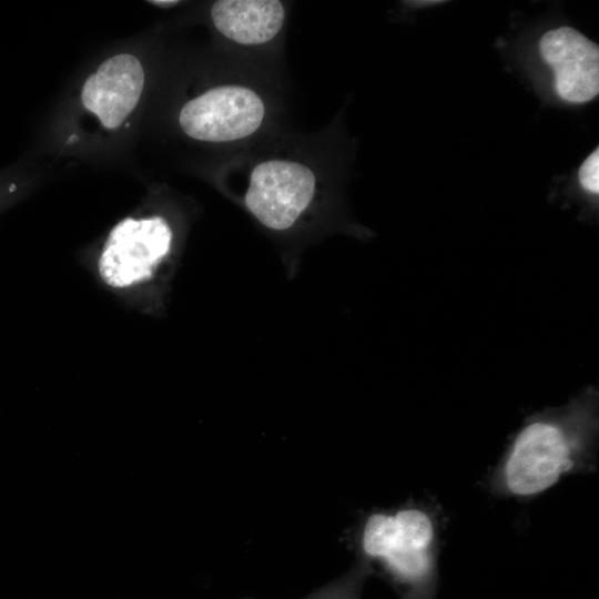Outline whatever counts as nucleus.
I'll list each match as a JSON object with an SVG mask.
<instances>
[{"mask_svg":"<svg viewBox=\"0 0 599 599\" xmlns=\"http://www.w3.org/2000/svg\"><path fill=\"white\" fill-rule=\"evenodd\" d=\"M596 397L530 418L493 469L488 486L504 498L532 499L571 474L596 469Z\"/></svg>","mask_w":599,"mask_h":599,"instance_id":"nucleus-1","label":"nucleus"},{"mask_svg":"<svg viewBox=\"0 0 599 599\" xmlns=\"http://www.w3.org/2000/svg\"><path fill=\"white\" fill-rule=\"evenodd\" d=\"M444 522L438 504L406 501L365 514L349 542L362 565L378 567L410 599H430Z\"/></svg>","mask_w":599,"mask_h":599,"instance_id":"nucleus-2","label":"nucleus"},{"mask_svg":"<svg viewBox=\"0 0 599 599\" xmlns=\"http://www.w3.org/2000/svg\"><path fill=\"white\" fill-rule=\"evenodd\" d=\"M316 195V176L306 165L268 160L251 172L245 209L265 229L284 233L296 227Z\"/></svg>","mask_w":599,"mask_h":599,"instance_id":"nucleus-3","label":"nucleus"},{"mask_svg":"<svg viewBox=\"0 0 599 599\" xmlns=\"http://www.w3.org/2000/svg\"><path fill=\"white\" fill-rule=\"evenodd\" d=\"M173 232L162 216L126 217L110 232L98 262L102 281L125 288L150 280L172 251Z\"/></svg>","mask_w":599,"mask_h":599,"instance_id":"nucleus-4","label":"nucleus"},{"mask_svg":"<svg viewBox=\"0 0 599 599\" xmlns=\"http://www.w3.org/2000/svg\"><path fill=\"white\" fill-rule=\"evenodd\" d=\"M265 106L261 97L242 85L215 87L186 102L179 122L186 135L204 142H231L261 126Z\"/></svg>","mask_w":599,"mask_h":599,"instance_id":"nucleus-5","label":"nucleus"},{"mask_svg":"<svg viewBox=\"0 0 599 599\" xmlns=\"http://www.w3.org/2000/svg\"><path fill=\"white\" fill-rule=\"evenodd\" d=\"M539 53L551 69L557 95L572 104L599 93V47L575 28L550 29L539 40Z\"/></svg>","mask_w":599,"mask_h":599,"instance_id":"nucleus-6","label":"nucleus"},{"mask_svg":"<svg viewBox=\"0 0 599 599\" xmlns=\"http://www.w3.org/2000/svg\"><path fill=\"white\" fill-rule=\"evenodd\" d=\"M144 81V70L136 57L129 53L113 55L85 80L82 104L104 128L114 130L136 106Z\"/></svg>","mask_w":599,"mask_h":599,"instance_id":"nucleus-7","label":"nucleus"},{"mask_svg":"<svg viewBox=\"0 0 599 599\" xmlns=\"http://www.w3.org/2000/svg\"><path fill=\"white\" fill-rule=\"evenodd\" d=\"M216 30L241 44L268 42L281 31L285 9L277 0H219L211 8Z\"/></svg>","mask_w":599,"mask_h":599,"instance_id":"nucleus-8","label":"nucleus"},{"mask_svg":"<svg viewBox=\"0 0 599 599\" xmlns=\"http://www.w3.org/2000/svg\"><path fill=\"white\" fill-rule=\"evenodd\" d=\"M578 181L582 189L592 194L599 193V149L596 148L581 163L578 171Z\"/></svg>","mask_w":599,"mask_h":599,"instance_id":"nucleus-9","label":"nucleus"},{"mask_svg":"<svg viewBox=\"0 0 599 599\" xmlns=\"http://www.w3.org/2000/svg\"><path fill=\"white\" fill-rule=\"evenodd\" d=\"M149 3L161 7V8H170L179 3V1L174 0H156V1H148Z\"/></svg>","mask_w":599,"mask_h":599,"instance_id":"nucleus-10","label":"nucleus"}]
</instances>
